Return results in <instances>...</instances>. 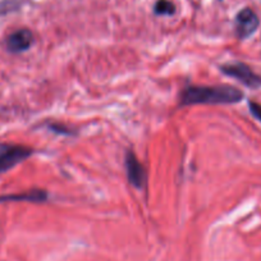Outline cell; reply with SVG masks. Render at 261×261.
Instances as JSON below:
<instances>
[{
	"label": "cell",
	"mask_w": 261,
	"mask_h": 261,
	"mask_svg": "<svg viewBox=\"0 0 261 261\" xmlns=\"http://www.w3.org/2000/svg\"><path fill=\"white\" fill-rule=\"evenodd\" d=\"M125 170H127V177L130 185L136 188L144 187L146 183V172L132 151H128L125 155Z\"/></svg>",
	"instance_id": "5b68a950"
},
{
	"label": "cell",
	"mask_w": 261,
	"mask_h": 261,
	"mask_svg": "<svg viewBox=\"0 0 261 261\" xmlns=\"http://www.w3.org/2000/svg\"><path fill=\"white\" fill-rule=\"evenodd\" d=\"M222 72L252 89H257L261 86V77H258L248 65L243 63H229V64L222 65Z\"/></svg>",
	"instance_id": "3957f363"
},
{
	"label": "cell",
	"mask_w": 261,
	"mask_h": 261,
	"mask_svg": "<svg viewBox=\"0 0 261 261\" xmlns=\"http://www.w3.org/2000/svg\"><path fill=\"white\" fill-rule=\"evenodd\" d=\"M47 199V195L44 191H30V192H24L22 195H12V196H4L0 197V201H21V200H26V201L32 202H42Z\"/></svg>",
	"instance_id": "52a82bcc"
},
{
	"label": "cell",
	"mask_w": 261,
	"mask_h": 261,
	"mask_svg": "<svg viewBox=\"0 0 261 261\" xmlns=\"http://www.w3.org/2000/svg\"><path fill=\"white\" fill-rule=\"evenodd\" d=\"M243 99V94L233 86H191L182 92L180 104H236Z\"/></svg>",
	"instance_id": "6da1fadb"
},
{
	"label": "cell",
	"mask_w": 261,
	"mask_h": 261,
	"mask_svg": "<svg viewBox=\"0 0 261 261\" xmlns=\"http://www.w3.org/2000/svg\"><path fill=\"white\" fill-rule=\"evenodd\" d=\"M258 17L250 8H245L236 17V34L240 39H247L257 30Z\"/></svg>",
	"instance_id": "277c9868"
},
{
	"label": "cell",
	"mask_w": 261,
	"mask_h": 261,
	"mask_svg": "<svg viewBox=\"0 0 261 261\" xmlns=\"http://www.w3.org/2000/svg\"><path fill=\"white\" fill-rule=\"evenodd\" d=\"M250 110H251V113H252L253 117L257 118V119L261 122V105L251 101L250 102Z\"/></svg>",
	"instance_id": "9c48e42d"
},
{
	"label": "cell",
	"mask_w": 261,
	"mask_h": 261,
	"mask_svg": "<svg viewBox=\"0 0 261 261\" xmlns=\"http://www.w3.org/2000/svg\"><path fill=\"white\" fill-rule=\"evenodd\" d=\"M155 13L160 16H172L175 13V7L169 0H159L155 4Z\"/></svg>",
	"instance_id": "ba28073f"
},
{
	"label": "cell",
	"mask_w": 261,
	"mask_h": 261,
	"mask_svg": "<svg viewBox=\"0 0 261 261\" xmlns=\"http://www.w3.org/2000/svg\"><path fill=\"white\" fill-rule=\"evenodd\" d=\"M34 44V35L30 30H18L7 39V49L12 53L26 51Z\"/></svg>",
	"instance_id": "8992f818"
},
{
	"label": "cell",
	"mask_w": 261,
	"mask_h": 261,
	"mask_svg": "<svg viewBox=\"0 0 261 261\" xmlns=\"http://www.w3.org/2000/svg\"><path fill=\"white\" fill-rule=\"evenodd\" d=\"M31 154L32 150L22 145H0V173L12 169Z\"/></svg>",
	"instance_id": "7a4b0ae2"
}]
</instances>
